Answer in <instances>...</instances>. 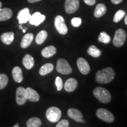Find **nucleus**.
<instances>
[{"mask_svg": "<svg viewBox=\"0 0 127 127\" xmlns=\"http://www.w3.org/2000/svg\"><path fill=\"white\" fill-rule=\"evenodd\" d=\"M115 77V72L111 67H107L96 73L95 79L99 84H107L113 80Z\"/></svg>", "mask_w": 127, "mask_h": 127, "instance_id": "1", "label": "nucleus"}, {"mask_svg": "<svg viewBox=\"0 0 127 127\" xmlns=\"http://www.w3.org/2000/svg\"><path fill=\"white\" fill-rule=\"evenodd\" d=\"M94 95L101 102L107 104L111 101V95L107 89L102 87H96L93 91Z\"/></svg>", "mask_w": 127, "mask_h": 127, "instance_id": "2", "label": "nucleus"}, {"mask_svg": "<svg viewBox=\"0 0 127 127\" xmlns=\"http://www.w3.org/2000/svg\"><path fill=\"white\" fill-rule=\"evenodd\" d=\"M46 117L48 120L52 123H56L61 117V111L58 108L52 107L49 108L46 111Z\"/></svg>", "mask_w": 127, "mask_h": 127, "instance_id": "3", "label": "nucleus"}, {"mask_svg": "<svg viewBox=\"0 0 127 127\" xmlns=\"http://www.w3.org/2000/svg\"><path fill=\"white\" fill-rule=\"evenodd\" d=\"M127 38L126 32L123 29H118L115 32L113 39L114 45L117 47H120L124 45Z\"/></svg>", "mask_w": 127, "mask_h": 127, "instance_id": "4", "label": "nucleus"}, {"mask_svg": "<svg viewBox=\"0 0 127 127\" xmlns=\"http://www.w3.org/2000/svg\"><path fill=\"white\" fill-rule=\"evenodd\" d=\"M57 70L62 74H69L72 71L68 61L63 58H60L57 61Z\"/></svg>", "mask_w": 127, "mask_h": 127, "instance_id": "5", "label": "nucleus"}, {"mask_svg": "<svg viewBox=\"0 0 127 127\" xmlns=\"http://www.w3.org/2000/svg\"><path fill=\"white\" fill-rule=\"evenodd\" d=\"M55 27L61 35H65L68 32V28L65 23L64 18L61 15H57L55 18Z\"/></svg>", "mask_w": 127, "mask_h": 127, "instance_id": "6", "label": "nucleus"}, {"mask_svg": "<svg viewBox=\"0 0 127 127\" xmlns=\"http://www.w3.org/2000/svg\"><path fill=\"white\" fill-rule=\"evenodd\" d=\"M98 118L107 123H112L114 121V116L110 111L105 108L98 109L96 112Z\"/></svg>", "mask_w": 127, "mask_h": 127, "instance_id": "7", "label": "nucleus"}, {"mask_svg": "<svg viewBox=\"0 0 127 127\" xmlns=\"http://www.w3.org/2000/svg\"><path fill=\"white\" fill-rule=\"evenodd\" d=\"M79 7V0H66L65 8L68 14L74 13Z\"/></svg>", "mask_w": 127, "mask_h": 127, "instance_id": "8", "label": "nucleus"}, {"mask_svg": "<svg viewBox=\"0 0 127 127\" xmlns=\"http://www.w3.org/2000/svg\"><path fill=\"white\" fill-rule=\"evenodd\" d=\"M27 101L25 93V89L24 87H20L16 91V101L20 105H23Z\"/></svg>", "mask_w": 127, "mask_h": 127, "instance_id": "9", "label": "nucleus"}, {"mask_svg": "<svg viewBox=\"0 0 127 127\" xmlns=\"http://www.w3.org/2000/svg\"><path fill=\"white\" fill-rule=\"evenodd\" d=\"M77 66L81 73L84 75L88 74L90 71V66L88 62L84 58H79L77 60Z\"/></svg>", "mask_w": 127, "mask_h": 127, "instance_id": "10", "label": "nucleus"}, {"mask_svg": "<svg viewBox=\"0 0 127 127\" xmlns=\"http://www.w3.org/2000/svg\"><path fill=\"white\" fill-rule=\"evenodd\" d=\"M68 115L69 118L75 120V121L80 122V123H85V121H84L82 118L81 112L78 109L75 108H70L68 110Z\"/></svg>", "mask_w": 127, "mask_h": 127, "instance_id": "11", "label": "nucleus"}, {"mask_svg": "<svg viewBox=\"0 0 127 127\" xmlns=\"http://www.w3.org/2000/svg\"><path fill=\"white\" fill-rule=\"evenodd\" d=\"M31 15L30 13V9L28 8H25L20 11L17 15V18L20 24H24L29 21Z\"/></svg>", "mask_w": 127, "mask_h": 127, "instance_id": "12", "label": "nucleus"}, {"mask_svg": "<svg viewBox=\"0 0 127 127\" xmlns=\"http://www.w3.org/2000/svg\"><path fill=\"white\" fill-rule=\"evenodd\" d=\"M45 15L41 14L39 12H36L31 16L29 22L31 25L38 26L45 20Z\"/></svg>", "mask_w": 127, "mask_h": 127, "instance_id": "13", "label": "nucleus"}, {"mask_svg": "<svg viewBox=\"0 0 127 127\" xmlns=\"http://www.w3.org/2000/svg\"><path fill=\"white\" fill-rule=\"evenodd\" d=\"M25 93L27 99L31 102H37L39 100V95L37 92L30 87L25 89Z\"/></svg>", "mask_w": 127, "mask_h": 127, "instance_id": "14", "label": "nucleus"}, {"mask_svg": "<svg viewBox=\"0 0 127 127\" xmlns=\"http://www.w3.org/2000/svg\"><path fill=\"white\" fill-rule=\"evenodd\" d=\"M78 85V82L75 79L69 78L66 81L64 85V89L66 92L71 93L74 91L77 88Z\"/></svg>", "mask_w": 127, "mask_h": 127, "instance_id": "15", "label": "nucleus"}, {"mask_svg": "<svg viewBox=\"0 0 127 127\" xmlns=\"http://www.w3.org/2000/svg\"><path fill=\"white\" fill-rule=\"evenodd\" d=\"M12 74L13 79L16 82L20 83L23 81V71H22L21 68L19 67V66H15L13 68L12 71Z\"/></svg>", "mask_w": 127, "mask_h": 127, "instance_id": "16", "label": "nucleus"}, {"mask_svg": "<svg viewBox=\"0 0 127 127\" xmlns=\"http://www.w3.org/2000/svg\"><path fill=\"white\" fill-rule=\"evenodd\" d=\"M12 11L8 8H0V21H4L9 20L12 17Z\"/></svg>", "mask_w": 127, "mask_h": 127, "instance_id": "17", "label": "nucleus"}, {"mask_svg": "<svg viewBox=\"0 0 127 127\" xmlns=\"http://www.w3.org/2000/svg\"><path fill=\"white\" fill-rule=\"evenodd\" d=\"M57 52V49L54 46H48L45 47L42 50L41 54L45 58H50L55 54Z\"/></svg>", "mask_w": 127, "mask_h": 127, "instance_id": "18", "label": "nucleus"}, {"mask_svg": "<svg viewBox=\"0 0 127 127\" xmlns=\"http://www.w3.org/2000/svg\"><path fill=\"white\" fill-rule=\"evenodd\" d=\"M1 39L3 43L6 45H9L13 42L14 39V34L12 32H8L4 33L1 35Z\"/></svg>", "mask_w": 127, "mask_h": 127, "instance_id": "19", "label": "nucleus"}, {"mask_svg": "<svg viewBox=\"0 0 127 127\" xmlns=\"http://www.w3.org/2000/svg\"><path fill=\"white\" fill-rule=\"evenodd\" d=\"M34 39V35L31 33L25 35L22 38L21 42V47L23 48H26L31 44L32 41Z\"/></svg>", "mask_w": 127, "mask_h": 127, "instance_id": "20", "label": "nucleus"}, {"mask_svg": "<svg viewBox=\"0 0 127 127\" xmlns=\"http://www.w3.org/2000/svg\"><path fill=\"white\" fill-rule=\"evenodd\" d=\"M107 12V7L103 4H99L96 6L94 11V16L96 18L102 17Z\"/></svg>", "mask_w": 127, "mask_h": 127, "instance_id": "21", "label": "nucleus"}, {"mask_svg": "<svg viewBox=\"0 0 127 127\" xmlns=\"http://www.w3.org/2000/svg\"><path fill=\"white\" fill-rule=\"evenodd\" d=\"M23 63L25 67L28 69H31L34 65V58L30 54L25 55L23 58Z\"/></svg>", "mask_w": 127, "mask_h": 127, "instance_id": "22", "label": "nucleus"}, {"mask_svg": "<svg viewBox=\"0 0 127 127\" xmlns=\"http://www.w3.org/2000/svg\"><path fill=\"white\" fill-rule=\"evenodd\" d=\"M54 69V65L51 63H47L42 66L39 71V73L41 75H45L52 72Z\"/></svg>", "mask_w": 127, "mask_h": 127, "instance_id": "23", "label": "nucleus"}, {"mask_svg": "<svg viewBox=\"0 0 127 127\" xmlns=\"http://www.w3.org/2000/svg\"><path fill=\"white\" fill-rule=\"evenodd\" d=\"M48 36L47 32L44 30L41 31L38 34H37V35L36 36L35 38V41L36 43L38 45H41L42 44L44 41H45V39H47Z\"/></svg>", "mask_w": 127, "mask_h": 127, "instance_id": "24", "label": "nucleus"}, {"mask_svg": "<svg viewBox=\"0 0 127 127\" xmlns=\"http://www.w3.org/2000/svg\"><path fill=\"white\" fill-rule=\"evenodd\" d=\"M87 52L89 55L94 57V58H98L101 54V51L100 50L97 48L95 45H91L88 48Z\"/></svg>", "mask_w": 127, "mask_h": 127, "instance_id": "25", "label": "nucleus"}, {"mask_svg": "<svg viewBox=\"0 0 127 127\" xmlns=\"http://www.w3.org/2000/svg\"><path fill=\"white\" fill-rule=\"evenodd\" d=\"M41 125V121L39 118L33 117L28 120L27 126L28 127H39Z\"/></svg>", "mask_w": 127, "mask_h": 127, "instance_id": "26", "label": "nucleus"}, {"mask_svg": "<svg viewBox=\"0 0 127 127\" xmlns=\"http://www.w3.org/2000/svg\"><path fill=\"white\" fill-rule=\"evenodd\" d=\"M98 41L102 43L108 44L111 41V37L105 32H102L100 33L99 37H98Z\"/></svg>", "mask_w": 127, "mask_h": 127, "instance_id": "27", "label": "nucleus"}, {"mask_svg": "<svg viewBox=\"0 0 127 127\" xmlns=\"http://www.w3.org/2000/svg\"><path fill=\"white\" fill-rule=\"evenodd\" d=\"M8 82V78L5 74H0V90H2L7 85Z\"/></svg>", "mask_w": 127, "mask_h": 127, "instance_id": "28", "label": "nucleus"}, {"mask_svg": "<svg viewBox=\"0 0 127 127\" xmlns=\"http://www.w3.org/2000/svg\"><path fill=\"white\" fill-rule=\"evenodd\" d=\"M125 15V12L123 10H119L116 12L114 17L113 21L115 23H118L120 21Z\"/></svg>", "mask_w": 127, "mask_h": 127, "instance_id": "29", "label": "nucleus"}, {"mask_svg": "<svg viewBox=\"0 0 127 127\" xmlns=\"http://www.w3.org/2000/svg\"><path fill=\"white\" fill-rule=\"evenodd\" d=\"M55 85H56L57 90L58 91H61L63 87V79L61 77H57L55 79Z\"/></svg>", "mask_w": 127, "mask_h": 127, "instance_id": "30", "label": "nucleus"}, {"mask_svg": "<svg viewBox=\"0 0 127 127\" xmlns=\"http://www.w3.org/2000/svg\"><path fill=\"white\" fill-rule=\"evenodd\" d=\"M82 23V20L80 18H74L71 20V24L75 27H78Z\"/></svg>", "mask_w": 127, "mask_h": 127, "instance_id": "31", "label": "nucleus"}, {"mask_svg": "<svg viewBox=\"0 0 127 127\" xmlns=\"http://www.w3.org/2000/svg\"><path fill=\"white\" fill-rule=\"evenodd\" d=\"M69 125V122L66 120H63L58 123L56 127H68Z\"/></svg>", "mask_w": 127, "mask_h": 127, "instance_id": "32", "label": "nucleus"}, {"mask_svg": "<svg viewBox=\"0 0 127 127\" xmlns=\"http://www.w3.org/2000/svg\"><path fill=\"white\" fill-rule=\"evenodd\" d=\"M84 1L85 3L88 5H93L95 4V2H96V0H84Z\"/></svg>", "mask_w": 127, "mask_h": 127, "instance_id": "33", "label": "nucleus"}, {"mask_svg": "<svg viewBox=\"0 0 127 127\" xmlns=\"http://www.w3.org/2000/svg\"><path fill=\"white\" fill-rule=\"evenodd\" d=\"M111 1L114 4H119L123 0H111Z\"/></svg>", "mask_w": 127, "mask_h": 127, "instance_id": "34", "label": "nucleus"}, {"mask_svg": "<svg viewBox=\"0 0 127 127\" xmlns=\"http://www.w3.org/2000/svg\"><path fill=\"white\" fill-rule=\"evenodd\" d=\"M41 1V0H28V1L30 3H34L36 2H38V1Z\"/></svg>", "mask_w": 127, "mask_h": 127, "instance_id": "35", "label": "nucleus"}, {"mask_svg": "<svg viewBox=\"0 0 127 127\" xmlns=\"http://www.w3.org/2000/svg\"><path fill=\"white\" fill-rule=\"evenodd\" d=\"M124 21H125V24L127 25V15H126V17H125V20H124Z\"/></svg>", "mask_w": 127, "mask_h": 127, "instance_id": "36", "label": "nucleus"}, {"mask_svg": "<svg viewBox=\"0 0 127 127\" xmlns=\"http://www.w3.org/2000/svg\"><path fill=\"white\" fill-rule=\"evenodd\" d=\"M19 127L18 124H16V125H14V127Z\"/></svg>", "mask_w": 127, "mask_h": 127, "instance_id": "37", "label": "nucleus"}, {"mask_svg": "<svg viewBox=\"0 0 127 127\" xmlns=\"http://www.w3.org/2000/svg\"><path fill=\"white\" fill-rule=\"evenodd\" d=\"M1 7H2V3H1V1H0V8H1Z\"/></svg>", "mask_w": 127, "mask_h": 127, "instance_id": "38", "label": "nucleus"}, {"mask_svg": "<svg viewBox=\"0 0 127 127\" xmlns=\"http://www.w3.org/2000/svg\"><path fill=\"white\" fill-rule=\"evenodd\" d=\"M25 30H27V28H26V29H23V32H25V31H25Z\"/></svg>", "mask_w": 127, "mask_h": 127, "instance_id": "39", "label": "nucleus"}, {"mask_svg": "<svg viewBox=\"0 0 127 127\" xmlns=\"http://www.w3.org/2000/svg\"><path fill=\"white\" fill-rule=\"evenodd\" d=\"M20 29H22V27L21 26H20Z\"/></svg>", "mask_w": 127, "mask_h": 127, "instance_id": "40", "label": "nucleus"}]
</instances>
